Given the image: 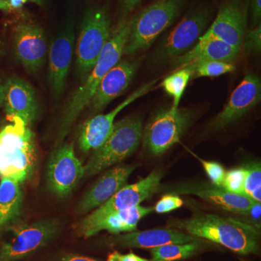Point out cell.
Returning a JSON list of instances; mask_svg holds the SVG:
<instances>
[{
  "mask_svg": "<svg viewBox=\"0 0 261 261\" xmlns=\"http://www.w3.org/2000/svg\"><path fill=\"white\" fill-rule=\"evenodd\" d=\"M189 66H191L193 70L192 80L202 77L214 78L221 76L236 70V67L233 63L223 61L202 62Z\"/></svg>",
  "mask_w": 261,
  "mask_h": 261,
  "instance_id": "27",
  "label": "cell"
},
{
  "mask_svg": "<svg viewBox=\"0 0 261 261\" xmlns=\"http://www.w3.org/2000/svg\"><path fill=\"white\" fill-rule=\"evenodd\" d=\"M136 169L135 165H116L98 178L79 202L75 214L84 215L95 210L107 202L122 187Z\"/></svg>",
  "mask_w": 261,
  "mask_h": 261,
  "instance_id": "16",
  "label": "cell"
},
{
  "mask_svg": "<svg viewBox=\"0 0 261 261\" xmlns=\"http://www.w3.org/2000/svg\"><path fill=\"white\" fill-rule=\"evenodd\" d=\"M188 0H156L130 18V30L123 54L146 50L181 14Z\"/></svg>",
  "mask_w": 261,
  "mask_h": 261,
  "instance_id": "4",
  "label": "cell"
},
{
  "mask_svg": "<svg viewBox=\"0 0 261 261\" xmlns=\"http://www.w3.org/2000/svg\"><path fill=\"white\" fill-rule=\"evenodd\" d=\"M212 10L198 7L191 10L160 43L154 53L157 63L175 60L183 56L198 42L211 20Z\"/></svg>",
  "mask_w": 261,
  "mask_h": 261,
  "instance_id": "9",
  "label": "cell"
},
{
  "mask_svg": "<svg viewBox=\"0 0 261 261\" xmlns=\"http://www.w3.org/2000/svg\"><path fill=\"white\" fill-rule=\"evenodd\" d=\"M139 63L120 61L103 76L89 103L92 113L102 111L109 103L123 94L133 80Z\"/></svg>",
  "mask_w": 261,
  "mask_h": 261,
  "instance_id": "19",
  "label": "cell"
},
{
  "mask_svg": "<svg viewBox=\"0 0 261 261\" xmlns=\"http://www.w3.org/2000/svg\"><path fill=\"white\" fill-rule=\"evenodd\" d=\"M193 111L186 108H163L154 113L143 128L144 147L154 155H160L179 142L193 121Z\"/></svg>",
  "mask_w": 261,
  "mask_h": 261,
  "instance_id": "8",
  "label": "cell"
},
{
  "mask_svg": "<svg viewBox=\"0 0 261 261\" xmlns=\"http://www.w3.org/2000/svg\"><path fill=\"white\" fill-rule=\"evenodd\" d=\"M167 225L195 238L219 244L240 255L259 251L260 230L233 218L200 213L187 219L172 218L168 220Z\"/></svg>",
  "mask_w": 261,
  "mask_h": 261,
  "instance_id": "1",
  "label": "cell"
},
{
  "mask_svg": "<svg viewBox=\"0 0 261 261\" xmlns=\"http://www.w3.org/2000/svg\"><path fill=\"white\" fill-rule=\"evenodd\" d=\"M74 32L70 24L51 43L49 48L48 82L53 96L61 97L64 92L69 73L73 47Z\"/></svg>",
  "mask_w": 261,
  "mask_h": 261,
  "instance_id": "17",
  "label": "cell"
},
{
  "mask_svg": "<svg viewBox=\"0 0 261 261\" xmlns=\"http://www.w3.org/2000/svg\"><path fill=\"white\" fill-rule=\"evenodd\" d=\"M29 1L32 2V3L37 5L38 6L41 7V8H44L47 5V0H29Z\"/></svg>",
  "mask_w": 261,
  "mask_h": 261,
  "instance_id": "41",
  "label": "cell"
},
{
  "mask_svg": "<svg viewBox=\"0 0 261 261\" xmlns=\"http://www.w3.org/2000/svg\"><path fill=\"white\" fill-rule=\"evenodd\" d=\"M5 97V83L0 80V107L4 102Z\"/></svg>",
  "mask_w": 261,
  "mask_h": 261,
  "instance_id": "40",
  "label": "cell"
},
{
  "mask_svg": "<svg viewBox=\"0 0 261 261\" xmlns=\"http://www.w3.org/2000/svg\"><path fill=\"white\" fill-rule=\"evenodd\" d=\"M142 0H121L120 20L128 18V15L140 5Z\"/></svg>",
  "mask_w": 261,
  "mask_h": 261,
  "instance_id": "35",
  "label": "cell"
},
{
  "mask_svg": "<svg viewBox=\"0 0 261 261\" xmlns=\"http://www.w3.org/2000/svg\"><path fill=\"white\" fill-rule=\"evenodd\" d=\"M129 30L130 18L120 20L103 47L94 68L84 80L83 84L70 96L60 118L57 138L58 143L68 135L81 113L88 107L103 76L121 61Z\"/></svg>",
  "mask_w": 261,
  "mask_h": 261,
  "instance_id": "2",
  "label": "cell"
},
{
  "mask_svg": "<svg viewBox=\"0 0 261 261\" xmlns=\"http://www.w3.org/2000/svg\"><path fill=\"white\" fill-rule=\"evenodd\" d=\"M21 184L3 177L0 181V233L15 224L21 215L23 196Z\"/></svg>",
  "mask_w": 261,
  "mask_h": 261,
  "instance_id": "24",
  "label": "cell"
},
{
  "mask_svg": "<svg viewBox=\"0 0 261 261\" xmlns=\"http://www.w3.org/2000/svg\"><path fill=\"white\" fill-rule=\"evenodd\" d=\"M107 261H152L149 259L138 256L134 252H130L127 254H121L118 251H113L108 255Z\"/></svg>",
  "mask_w": 261,
  "mask_h": 261,
  "instance_id": "34",
  "label": "cell"
},
{
  "mask_svg": "<svg viewBox=\"0 0 261 261\" xmlns=\"http://www.w3.org/2000/svg\"><path fill=\"white\" fill-rule=\"evenodd\" d=\"M12 236L0 245V261H20L44 248L58 236L61 225L57 220H37L15 224L6 230Z\"/></svg>",
  "mask_w": 261,
  "mask_h": 261,
  "instance_id": "7",
  "label": "cell"
},
{
  "mask_svg": "<svg viewBox=\"0 0 261 261\" xmlns=\"http://www.w3.org/2000/svg\"><path fill=\"white\" fill-rule=\"evenodd\" d=\"M154 211L153 207L137 205L106 216L94 224L75 231L80 237L89 238L106 230L112 234L137 231L141 220Z\"/></svg>",
  "mask_w": 261,
  "mask_h": 261,
  "instance_id": "23",
  "label": "cell"
},
{
  "mask_svg": "<svg viewBox=\"0 0 261 261\" xmlns=\"http://www.w3.org/2000/svg\"><path fill=\"white\" fill-rule=\"evenodd\" d=\"M184 205V201L177 195H166L156 203L154 211L158 214H165L180 208Z\"/></svg>",
  "mask_w": 261,
  "mask_h": 261,
  "instance_id": "31",
  "label": "cell"
},
{
  "mask_svg": "<svg viewBox=\"0 0 261 261\" xmlns=\"http://www.w3.org/2000/svg\"><path fill=\"white\" fill-rule=\"evenodd\" d=\"M240 215L246 216L247 221H245V222L252 225L257 229L260 230L261 204L260 202H254L248 211Z\"/></svg>",
  "mask_w": 261,
  "mask_h": 261,
  "instance_id": "33",
  "label": "cell"
},
{
  "mask_svg": "<svg viewBox=\"0 0 261 261\" xmlns=\"http://www.w3.org/2000/svg\"><path fill=\"white\" fill-rule=\"evenodd\" d=\"M202 249V241L178 244L172 243L151 249L152 261H178L185 260L198 253Z\"/></svg>",
  "mask_w": 261,
  "mask_h": 261,
  "instance_id": "25",
  "label": "cell"
},
{
  "mask_svg": "<svg viewBox=\"0 0 261 261\" xmlns=\"http://www.w3.org/2000/svg\"><path fill=\"white\" fill-rule=\"evenodd\" d=\"M243 195L255 202L261 201V167L255 163L245 168Z\"/></svg>",
  "mask_w": 261,
  "mask_h": 261,
  "instance_id": "28",
  "label": "cell"
},
{
  "mask_svg": "<svg viewBox=\"0 0 261 261\" xmlns=\"http://www.w3.org/2000/svg\"><path fill=\"white\" fill-rule=\"evenodd\" d=\"M193 155L195 156L200 161L202 167L205 170L206 174L212 181L213 185L214 186L222 187L225 175H226L224 168L219 163L215 162V161H204L195 154H193Z\"/></svg>",
  "mask_w": 261,
  "mask_h": 261,
  "instance_id": "30",
  "label": "cell"
},
{
  "mask_svg": "<svg viewBox=\"0 0 261 261\" xmlns=\"http://www.w3.org/2000/svg\"><path fill=\"white\" fill-rule=\"evenodd\" d=\"M28 1L29 0H10V4L15 12L20 11L23 5Z\"/></svg>",
  "mask_w": 261,
  "mask_h": 261,
  "instance_id": "39",
  "label": "cell"
},
{
  "mask_svg": "<svg viewBox=\"0 0 261 261\" xmlns=\"http://www.w3.org/2000/svg\"><path fill=\"white\" fill-rule=\"evenodd\" d=\"M241 261H247V260H241Z\"/></svg>",
  "mask_w": 261,
  "mask_h": 261,
  "instance_id": "43",
  "label": "cell"
},
{
  "mask_svg": "<svg viewBox=\"0 0 261 261\" xmlns=\"http://www.w3.org/2000/svg\"><path fill=\"white\" fill-rule=\"evenodd\" d=\"M243 48L245 51H256L261 50V24L248 31L244 37Z\"/></svg>",
  "mask_w": 261,
  "mask_h": 261,
  "instance_id": "32",
  "label": "cell"
},
{
  "mask_svg": "<svg viewBox=\"0 0 261 261\" xmlns=\"http://www.w3.org/2000/svg\"><path fill=\"white\" fill-rule=\"evenodd\" d=\"M200 240L181 230L168 227L114 234L108 237L106 243L111 247L152 249L168 244L189 243Z\"/></svg>",
  "mask_w": 261,
  "mask_h": 261,
  "instance_id": "18",
  "label": "cell"
},
{
  "mask_svg": "<svg viewBox=\"0 0 261 261\" xmlns=\"http://www.w3.org/2000/svg\"><path fill=\"white\" fill-rule=\"evenodd\" d=\"M58 261H102L97 259L92 258L84 255H74V254H68L61 257Z\"/></svg>",
  "mask_w": 261,
  "mask_h": 261,
  "instance_id": "37",
  "label": "cell"
},
{
  "mask_svg": "<svg viewBox=\"0 0 261 261\" xmlns=\"http://www.w3.org/2000/svg\"><path fill=\"white\" fill-rule=\"evenodd\" d=\"M5 51V44L4 42L3 41L0 40V58H2V56L4 54Z\"/></svg>",
  "mask_w": 261,
  "mask_h": 261,
  "instance_id": "42",
  "label": "cell"
},
{
  "mask_svg": "<svg viewBox=\"0 0 261 261\" xmlns=\"http://www.w3.org/2000/svg\"><path fill=\"white\" fill-rule=\"evenodd\" d=\"M4 103L7 118L18 117L31 127L37 118V98L32 84L16 76H12L5 83Z\"/></svg>",
  "mask_w": 261,
  "mask_h": 261,
  "instance_id": "20",
  "label": "cell"
},
{
  "mask_svg": "<svg viewBox=\"0 0 261 261\" xmlns=\"http://www.w3.org/2000/svg\"><path fill=\"white\" fill-rule=\"evenodd\" d=\"M15 58L29 73H37L47 58V37L42 27L25 15L12 29Z\"/></svg>",
  "mask_w": 261,
  "mask_h": 261,
  "instance_id": "11",
  "label": "cell"
},
{
  "mask_svg": "<svg viewBox=\"0 0 261 261\" xmlns=\"http://www.w3.org/2000/svg\"><path fill=\"white\" fill-rule=\"evenodd\" d=\"M10 121L0 129V177L24 184L37 170V143L30 126L21 118L14 117Z\"/></svg>",
  "mask_w": 261,
  "mask_h": 261,
  "instance_id": "3",
  "label": "cell"
},
{
  "mask_svg": "<svg viewBox=\"0 0 261 261\" xmlns=\"http://www.w3.org/2000/svg\"><path fill=\"white\" fill-rule=\"evenodd\" d=\"M0 10L7 13L15 12L10 4V0H0Z\"/></svg>",
  "mask_w": 261,
  "mask_h": 261,
  "instance_id": "38",
  "label": "cell"
},
{
  "mask_svg": "<svg viewBox=\"0 0 261 261\" xmlns=\"http://www.w3.org/2000/svg\"><path fill=\"white\" fill-rule=\"evenodd\" d=\"M192 73L193 70L191 66L185 67L181 69L175 70L161 82V87L168 95L173 98V104L171 107L172 109H178L187 84L192 79Z\"/></svg>",
  "mask_w": 261,
  "mask_h": 261,
  "instance_id": "26",
  "label": "cell"
},
{
  "mask_svg": "<svg viewBox=\"0 0 261 261\" xmlns=\"http://www.w3.org/2000/svg\"><path fill=\"white\" fill-rule=\"evenodd\" d=\"M111 23L106 7L89 8L84 15L75 49L77 73L84 80L111 36Z\"/></svg>",
  "mask_w": 261,
  "mask_h": 261,
  "instance_id": "6",
  "label": "cell"
},
{
  "mask_svg": "<svg viewBox=\"0 0 261 261\" xmlns=\"http://www.w3.org/2000/svg\"><path fill=\"white\" fill-rule=\"evenodd\" d=\"M172 193L196 195L218 208L237 214H243L246 212L255 202V201L247 196L231 193L226 191L222 187L214 185H187L178 187L173 190Z\"/></svg>",
  "mask_w": 261,
  "mask_h": 261,
  "instance_id": "22",
  "label": "cell"
},
{
  "mask_svg": "<svg viewBox=\"0 0 261 261\" xmlns=\"http://www.w3.org/2000/svg\"><path fill=\"white\" fill-rule=\"evenodd\" d=\"M240 51L215 38L199 39L188 51L173 60L174 71L205 61H223L233 63Z\"/></svg>",
  "mask_w": 261,
  "mask_h": 261,
  "instance_id": "21",
  "label": "cell"
},
{
  "mask_svg": "<svg viewBox=\"0 0 261 261\" xmlns=\"http://www.w3.org/2000/svg\"><path fill=\"white\" fill-rule=\"evenodd\" d=\"M245 175V168H233L230 170L225 175L222 188L231 193L243 195Z\"/></svg>",
  "mask_w": 261,
  "mask_h": 261,
  "instance_id": "29",
  "label": "cell"
},
{
  "mask_svg": "<svg viewBox=\"0 0 261 261\" xmlns=\"http://www.w3.org/2000/svg\"><path fill=\"white\" fill-rule=\"evenodd\" d=\"M157 82L158 80H154L143 84L111 112L92 117L84 122L79 132L78 142L81 150L87 152L100 147L111 134L117 115L130 103L154 90Z\"/></svg>",
  "mask_w": 261,
  "mask_h": 261,
  "instance_id": "15",
  "label": "cell"
},
{
  "mask_svg": "<svg viewBox=\"0 0 261 261\" xmlns=\"http://www.w3.org/2000/svg\"><path fill=\"white\" fill-rule=\"evenodd\" d=\"M163 176L164 172L162 170H154L137 183L125 185L107 202L82 220L75 226V231L87 227L109 215L140 205L159 191Z\"/></svg>",
  "mask_w": 261,
  "mask_h": 261,
  "instance_id": "10",
  "label": "cell"
},
{
  "mask_svg": "<svg viewBox=\"0 0 261 261\" xmlns=\"http://www.w3.org/2000/svg\"><path fill=\"white\" fill-rule=\"evenodd\" d=\"M261 100V80L257 73L247 72L233 91L222 111L211 122L212 130L224 129L241 119Z\"/></svg>",
  "mask_w": 261,
  "mask_h": 261,
  "instance_id": "13",
  "label": "cell"
},
{
  "mask_svg": "<svg viewBox=\"0 0 261 261\" xmlns=\"http://www.w3.org/2000/svg\"><path fill=\"white\" fill-rule=\"evenodd\" d=\"M142 133L143 122L140 116L126 117L114 123L108 138L84 165V177L93 176L132 155L140 145Z\"/></svg>",
  "mask_w": 261,
  "mask_h": 261,
  "instance_id": "5",
  "label": "cell"
},
{
  "mask_svg": "<svg viewBox=\"0 0 261 261\" xmlns=\"http://www.w3.org/2000/svg\"><path fill=\"white\" fill-rule=\"evenodd\" d=\"M84 177V166L75 156L73 145L58 146L49 158L47 181L49 190L57 197L69 196Z\"/></svg>",
  "mask_w": 261,
  "mask_h": 261,
  "instance_id": "12",
  "label": "cell"
},
{
  "mask_svg": "<svg viewBox=\"0 0 261 261\" xmlns=\"http://www.w3.org/2000/svg\"><path fill=\"white\" fill-rule=\"evenodd\" d=\"M249 4L244 0H226L202 38H215L241 51L247 32Z\"/></svg>",
  "mask_w": 261,
  "mask_h": 261,
  "instance_id": "14",
  "label": "cell"
},
{
  "mask_svg": "<svg viewBox=\"0 0 261 261\" xmlns=\"http://www.w3.org/2000/svg\"><path fill=\"white\" fill-rule=\"evenodd\" d=\"M251 18L252 25L257 27L260 23L261 0H251Z\"/></svg>",
  "mask_w": 261,
  "mask_h": 261,
  "instance_id": "36",
  "label": "cell"
}]
</instances>
